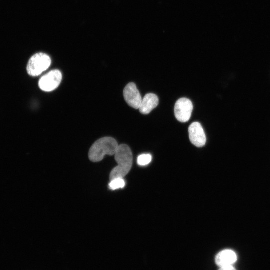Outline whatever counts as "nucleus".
<instances>
[{
	"instance_id": "f257e3e1",
	"label": "nucleus",
	"mask_w": 270,
	"mask_h": 270,
	"mask_svg": "<svg viewBox=\"0 0 270 270\" xmlns=\"http://www.w3.org/2000/svg\"><path fill=\"white\" fill-rule=\"evenodd\" d=\"M114 156L118 166L110 174V180L116 178H124L130 172L132 164V154L127 145H118Z\"/></svg>"
},
{
	"instance_id": "f03ea898",
	"label": "nucleus",
	"mask_w": 270,
	"mask_h": 270,
	"mask_svg": "<svg viewBox=\"0 0 270 270\" xmlns=\"http://www.w3.org/2000/svg\"><path fill=\"white\" fill-rule=\"evenodd\" d=\"M118 144L112 138L104 137L96 141L90 148L88 158L92 162H98L102 160L106 155H114Z\"/></svg>"
},
{
	"instance_id": "7ed1b4c3",
	"label": "nucleus",
	"mask_w": 270,
	"mask_h": 270,
	"mask_svg": "<svg viewBox=\"0 0 270 270\" xmlns=\"http://www.w3.org/2000/svg\"><path fill=\"white\" fill-rule=\"evenodd\" d=\"M50 64L51 59L48 54L42 52L36 54L28 61V73L33 76H38L46 70Z\"/></svg>"
},
{
	"instance_id": "20e7f679",
	"label": "nucleus",
	"mask_w": 270,
	"mask_h": 270,
	"mask_svg": "<svg viewBox=\"0 0 270 270\" xmlns=\"http://www.w3.org/2000/svg\"><path fill=\"white\" fill-rule=\"evenodd\" d=\"M62 80L61 72L59 70H53L40 78L38 82V86L43 91L52 92L59 86Z\"/></svg>"
},
{
	"instance_id": "39448f33",
	"label": "nucleus",
	"mask_w": 270,
	"mask_h": 270,
	"mask_svg": "<svg viewBox=\"0 0 270 270\" xmlns=\"http://www.w3.org/2000/svg\"><path fill=\"white\" fill-rule=\"evenodd\" d=\"M193 110L192 102L188 98H181L177 100L174 106V114L177 120L186 122L190 119Z\"/></svg>"
},
{
	"instance_id": "423d86ee",
	"label": "nucleus",
	"mask_w": 270,
	"mask_h": 270,
	"mask_svg": "<svg viewBox=\"0 0 270 270\" xmlns=\"http://www.w3.org/2000/svg\"><path fill=\"white\" fill-rule=\"evenodd\" d=\"M124 96L126 103L134 109H138L142 101L141 95L135 84H128L124 90Z\"/></svg>"
},
{
	"instance_id": "0eeeda50",
	"label": "nucleus",
	"mask_w": 270,
	"mask_h": 270,
	"mask_svg": "<svg viewBox=\"0 0 270 270\" xmlns=\"http://www.w3.org/2000/svg\"><path fill=\"white\" fill-rule=\"evenodd\" d=\"M189 138L196 146L201 148L206 142V136L201 124L198 122L192 123L188 128Z\"/></svg>"
},
{
	"instance_id": "6e6552de",
	"label": "nucleus",
	"mask_w": 270,
	"mask_h": 270,
	"mask_svg": "<svg viewBox=\"0 0 270 270\" xmlns=\"http://www.w3.org/2000/svg\"><path fill=\"white\" fill-rule=\"evenodd\" d=\"M236 253L231 250H225L220 252L215 258L216 264L220 267L233 265L237 260Z\"/></svg>"
},
{
	"instance_id": "1a4fd4ad",
	"label": "nucleus",
	"mask_w": 270,
	"mask_h": 270,
	"mask_svg": "<svg viewBox=\"0 0 270 270\" xmlns=\"http://www.w3.org/2000/svg\"><path fill=\"white\" fill-rule=\"evenodd\" d=\"M158 104V98L154 94H146L142 100L140 106V112L143 114H148L156 108Z\"/></svg>"
},
{
	"instance_id": "9d476101",
	"label": "nucleus",
	"mask_w": 270,
	"mask_h": 270,
	"mask_svg": "<svg viewBox=\"0 0 270 270\" xmlns=\"http://www.w3.org/2000/svg\"><path fill=\"white\" fill-rule=\"evenodd\" d=\"M126 182L123 178H116L110 180L109 188L112 190L122 188L125 186Z\"/></svg>"
},
{
	"instance_id": "9b49d317",
	"label": "nucleus",
	"mask_w": 270,
	"mask_h": 270,
	"mask_svg": "<svg viewBox=\"0 0 270 270\" xmlns=\"http://www.w3.org/2000/svg\"><path fill=\"white\" fill-rule=\"evenodd\" d=\"M152 160V156L150 154H142L138 158L137 162L138 165L145 166L148 164Z\"/></svg>"
},
{
	"instance_id": "f8f14e48",
	"label": "nucleus",
	"mask_w": 270,
	"mask_h": 270,
	"mask_svg": "<svg viewBox=\"0 0 270 270\" xmlns=\"http://www.w3.org/2000/svg\"><path fill=\"white\" fill-rule=\"evenodd\" d=\"M218 270H236L233 265L220 267Z\"/></svg>"
}]
</instances>
